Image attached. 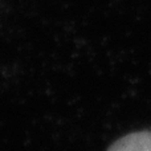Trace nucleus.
<instances>
[{
    "instance_id": "1",
    "label": "nucleus",
    "mask_w": 151,
    "mask_h": 151,
    "mask_svg": "<svg viewBox=\"0 0 151 151\" xmlns=\"http://www.w3.org/2000/svg\"><path fill=\"white\" fill-rule=\"evenodd\" d=\"M109 151H151V131L129 134L118 139Z\"/></svg>"
}]
</instances>
